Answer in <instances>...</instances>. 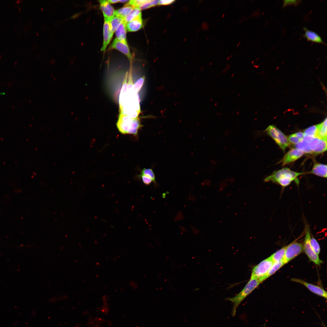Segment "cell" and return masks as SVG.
<instances>
[{
  "mask_svg": "<svg viewBox=\"0 0 327 327\" xmlns=\"http://www.w3.org/2000/svg\"><path fill=\"white\" fill-rule=\"evenodd\" d=\"M310 141L303 139L299 143L295 144V146L296 148L304 153H312V152L309 147Z\"/></svg>",
  "mask_w": 327,
  "mask_h": 327,
  "instance_id": "obj_21",
  "label": "cell"
},
{
  "mask_svg": "<svg viewBox=\"0 0 327 327\" xmlns=\"http://www.w3.org/2000/svg\"><path fill=\"white\" fill-rule=\"evenodd\" d=\"M240 42H241L240 41L237 44V47L238 46H239V45L240 44Z\"/></svg>",
  "mask_w": 327,
  "mask_h": 327,
  "instance_id": "obj_41",
  "label": "cell"
},
{
  "mask_svg": "<svg viewBox=\"0 0 327 327\" xmlns=\"http://www.w3.org/2000/svg\"><path fill=\"white\" fill-rule=\"evenodd\" d=\"M15 6V7H16V6L15 5V6Z\"/></svg>",
  "mask_w": 327,
  "mask_h": 327,
  "instance_id": "obj_48",
  "label": "cell"
},
{
  "mask_svg": "<svg viewBox=\"0 0 327 327\" xmlns=\"http://www.w3.org/2000/svg\"><path fill=\"white\" fill-rule=\"evenodd\" d=\"M80 13H75V14H74L73 15H72V16H71V18H76V17H77L78 16V15H80Z\"/></svg>",
  "mask_w": 327,
  "mask_h": 327,
  "instance_id": "obj_38",
  "label": "cell"
},
{
  "mask_svg": "<svg viewBox=\"0 0 327 327\" xmlns=\"http://www.w3.org/2000/svg\"><path fill=\"white\" fill-rule=\"evenodd\" d=\"M128 75V73L127 72L125 76L120 94L119 97V111L122 109L126 103L127 95V80Z\"/></svg>",
  "mask_w": 327,
  "mask_h": 327,
  "instance_id": "obj_13",
  "label": "cell"
},
{
  "mask_svg": "<svg viewBox=\"0 0 327 327\" xmlns=\"http://www.w3.org/2000/svg\"><path fill=\"white\" fill-rule=\"evenodd\" d=\"M140 16H141L140 10L138 8H133L130 14L124 19L123 20L125 23L126 24L133 19Z\"/></svg>",
  "mask_w": 327,
  "mask_h": 327,
  "instance_id": "obj_23",
  "label": "cell"
},
{
  "mask_svg": "<svg viewBox=\"0 0 327 327\" xmlns=\"http://www.w3.org/2000/svg\"><path fill=\"white\" fill-rule=\"evenodd\" d=\"M123 21V19L116 16H114L110 20V28L112 33L114 34Z\"/></svg>",
  "mask_w": 327,
  "mask_h": 327,
  "instance_id": "obj_22",
  "label": "cell"
},
{
  "mask_svg": "<svg viewBox=\"0 0 327 327\" xmlns=\"http://www.w3.org/2000/svg\"><path fill=\"white\" fill-rule=\"evenodd\" d=\"M300 0H284L283 1V7H285L289 5L296 6L301 2Z\"/></svg>",
  "mask_w": 327,
  "mask_h": 327,
  "instance_id": "obj_34",
  "label": "cell"
},
{
  "mask_svg": "<svg viewBox=\"0 0 327 327\" xmlns=\"http://www.w3.org/2000/svg\"><path fill=\"white\" fill-rule=\"evenodd\" d=\"M224 14H223V15H222V17H223V16H224Z\"/></svg>",
  "mask_w": 327,
  "mask_h": 327,
  "instance_id": "obj_43",
  "label": "cell"
},
{
  "mask_svg": "<svg viewBox=\"0 0 327 327\" xmlns=\"http://www.w3.org/2000/svg\"><path fill=\"white\" fill-rule=\"evenodd\" d=\"M145 80V77H142L139 79L133 85V90L134 92L137 94L141 90Z\"/></svg>",
  "mask_w": 327,
  "mask_h": 327,
  "instance_id": "obj_29",
  "label": "cell"
},
{
  "mask_svg": "<svg viewBox=\"0 0 327 327\" xmlns=\"http://www.w3.org/2000/svg\"><path fill=\"white\" fill-rule=\"evenodd\" d=\"M232 56H233V55H231V56H230V57H232Z\"/></svg>",
  "mask_w": 327,
  "mask_h": 327,
  "instance_id": "obj_46",
  "label": "cell"
},
{
  "mask_svg": "<svg viewBox=\"0 0 327 327\" xmlns=\"http://www.w3.org/2000/svg\"><path fill=\"white\" fill-rule=\"evenodd\" d=\"M111 48L119 50L129 59H131V54L127 42H123L115 38L111 45Z\"/></svg>",
  "mask_w": 327,
  "mask_h": 327,
  "instance_id": "obj_12",
  "label": "cell"
},
{
  "mask_svg": "<svg viewBox=\"0 0 327 327\" xmlns=\"http://www.w3.org/2000/svg\"><path fill=\"white\" fill-rule=\"evenodd\" d=\"M310 243L313 250L316 253L319 255L320 251V246L316 239L312 236L311 237Z\"/></svg>",
  "mask_w": 327,
  "mask_h": 327,
  "instance_id": "obj_30",
  "label": "cell"
},
{
  "mask_svg": "<svg viewBox=\"0 0 327 327\" xmlns=\"http://www.w3.org/2000/svg\"><path fill=\"white\" fill-rule=\"evenodd\" d=\"M310 173L318 176L324 178L327 177V165L315 163Z\"/></svg>",
  "mask_w": 327,
  "mask_h": 327,
  "instance_id": "obj_16",
  "label": "cell"
},
{
  "mask_svg": "<svg viewBox=\"0 0 327 327\" xmlns=\"http://www.w3.org/2000/svg\"><path fill=\"white\" fill-rule=\"evenodd\" d=\"M119 131L123 134H131L137 135L142 125L139 118H132L128 116L119 114L116 123Z\"/></svg>",
  "mask_w": 327,
  "mask_h": 327,
  "instance_id": "obj_2",
  "label": "cell"
},
{
  "mask_svg": "<svg viewBox=\"0 0 327 327\" xmlns=\"http://www.w3.org/2000/svg\"><path fill=\"white\" fill-rule=\"evenodd\" d=\"M104 19V21L103 28V42L102 47L101 49V51H105L113 35V33L111 31L110 28V20L105 19Z\"/></svg>",
  "mask_w": 327,
  "mask_h": 327,
  "instance_id": "obj_10",
  "label": "cell"
},
{
  "mask_svg": "<svg viewBox=\"0 0 327 327\" xmlns=\"http://www.w3.org/2000/svg\"><path fill=\"white\" fill-rule=\"evenodd\" d=\"M140 174L146 175L150 177L152 180L155 185H157L155 174L152 169L150 168H144L141 171Z\"/></svg>",
  "mask_w": 327,
  "mask_h": 327,
  "instance_id": "obj_28",
  "label": "cell"
},
{
  "mask_svg": "<svg viewBox=\"0 0 327 327\" xmlns=\"http://www.w3.org/2000/svg\"><path fill=\"white\" fill-rule=\"evenodd\" d=\"M320 139V138L317 137H315L313 138L310 141L309 147L312 153L318 145Z\"/></svg>",
  "mask_w": 327,
  "mask_h": 327,
  "instance_id": "obj_32",
  "label": "cell"
},
{
  "mask_svg": "<svg viewBox=\"0 0 327 327\" xmlns=\"http://www.w3.org/2000/svg\"><path fill=\"white\" fill-rule=\"evenodd\" d=\"M107 1L109 3H115L119 2V0H109Z\"/></svg>",
  "mask_w": 327,
  "mask_h": 327,
  "instance_id": "obj_37",
  "label": "cell"
},
{
  "mask_svg": "<svg viewBox=\"0 0 327 327\" xmlns=\"http://www.w3.org/2000/svg\"><path fill=\"white\" fill-rule=\"evenodd\" d=\"M305 235L303 245L304 251L309 259L316 265L319 266L322 261L319 258L318 255L314 252L310 243L311 235L309 227L307 224L305 225Z\"/></svg>",
  "mask_w": 327,
  "mask_h": 327,
  "instance_id": "obj_6",
  "label": "cell"
},
{
  "mask_svg": "<svg viewBox=\"0 0 327 327\" xmlns=\"http://www.w3.org/2000/svg\"><path fill=\"white\" fill-rule=\"evenodd\" d=\"M116 38L124 42H127L126 40V24L124 20L119 25L115 31Z\"/></svg>",
  "mask_w": 327,
  "mask_h": 327,
  "instance_id": "obj_17",
  "label": "cell"
},
{
  "mask_svg": "<svg viewBox=\"0 0 327 327\" xmlns=\"http://www.w3.org/2000/svg\"><path fill=\"white\" fill-rule=\"evenodd\" d=\"M99 2L104 19L110 20L115 16V11L107 1L99 0Z\"/></svg>",
  "mask_w": 327,
  "mask_h": 327,
  "instance_id": "obj_11",
  "label": "cell"
},
{
  "mask_svg": "<svg viewBox=\"0 0 327 327\" xmlns=\"http://www.w3.org/2000/svg\"><path fill=\"white\" fill-rule=\"evenodd\" d=\"M139 177L142 180L143 183L146 185H149L153 182L150 177L143 174H140L139 176Z\"/></svg>",
  "mask_w": 327,
  "mask_h": 327,
  "instance_id": "obj_33",
  "label": "cell"
},
{
  "mask_svg": "<svg viewBox=\"0 0 327 327\" xmlns=\"http://www.w3.org/2000/svg\"><path fill=\"white\" fill-rule=\"evenodd\" d=\"M286 246L273 254L270 256L273 263L283 260L285 256Z\"/></svg>",
  "mask_w": 327,
  "mask_h": 327,
  "instance_id": "obj_25",
  "label": "cell"
},
{
  "mask_svg": "<svg viewBox=\"0 0 327 327\" xmlns=\"http://www.w3.org/2000/svg\"><path fill=\"white\" fill-rule=\"evenodd\" d=\"M1 55H0V58H1Z\"/></svg>",
  "mask_w": 327,
  "mask_h": 327,
  "instance_id": "obj_47",
  "label": "cell"
},
{
  "mask_svg": "<svg viewBox=\"0 0 327 327\" xmlns=\"http://www.w3.org/2000/svg\"><path fill=\"white\" fill-rule=\"evenodd\" d=\"M229 58H230V57H229H229H228V58H227V60H228V59H229Z\"/></svg>",
  "mask_w": 327,
  "mask_h": 327,
  "instance_id": "obj_44",
  "label": "cell"
},
{
  "mask_svg": "<svg viewBox=\"0 0 327 327\" xmlns=\"http://www.w3.org/2000/svg\"><path fill=\"white\" fill-rule=\"evenodd\" d=\"M327 150V140L320 139L319 144L312 153L315 154L323 153Z\"/></svg>",
  "mask_w": 327,
  "mask_h": 327,
  "instance_id": "obj_27",
  "label": "cell"
},
{
  "mask_svg": "<svg viewBox=\"0 0 327 327\" xmlns=\"http://www.w3.org/2000/svg\"><path fill=\"white\" fill-rule=\"evenodd\" d=\"M159 2L158 0H149L147 2L139 6L138 8L140 10L148 8L158 4Z\"/></svg>",
  "mask_w": 327,
  "mask_h": 327,
  "instance_id": "obj_31",
  "label": "cell"
},
{
  "mask_svg": "<svg viewBox=\"0 0 327 327\" xmlns=\"http://www.w3.org/2000/svg\"><path fill=\"white\" fill-rule=\"evenodd\" d=\"M316 137L327 140V118L321 123L318 124V129Z\"/></svg>",
  "mask_w": 327,
  "mask_h": 327,
  "instance_id": "obj_19",
  "label": "cell"
},
{
  "mask_svg": "<svg viewBox=\"0 0 327 327\" xmlns=\"http://www.w3.org/2000/svg\"><path fill=\"white\" fill-rule=\"evenodd\" d=\"M18 10H19V11H21V8H18Z\"/></svg>",
  "mask_w": 327,
  "mask_h": 327,
  "instance_id": "obj_42",
  "label": "cell"
},
{
  "mask_svg": "<svg viewBox=\"0 0 327 327\" xmlns=\"http://www.w3.org/2000/svg\"><path fill=\"white\" fill-rule=\"evenodd\" d=\"M142 17L136 18L126 24V29L128 31H137L143 26Z\"/></svg>",
  "mask_w": 327,
  "mask_h": 327,
  "instance_id": "obj_15",
  "label": "cell"
},
{
  "mask_svg": "<svg viewBox=\"0 0 327 327\" xmlns=\"http://www.w3.org/2000/svg\"><path fill=\"white\" fill-rule=\"evenodd\" d=\"M273 263L270 256L260 262L252 269L250 278L257 279L262 282Z\"/></svg>",
  "mask_w": 327,
  "mask_h": 327,
  "instance_id": "obj_5",
  "label": "cell"
},
{
  "mask_svg": "<svg viewBox=\"0 0 327 327\" xmlns=\"http://www.w3.org/2000/svg\"><path fill=\"white\" fill-rule=\"evenodd\" d=\"M318 129V124L311 126L306 129L303 133L304 136L313 138L316 137Z\"/></svg>",
  "mask_w": 327,
  "mask_h": 327,
  "instance_id": "obj_26",
  "label": "cell"
},
{
  "mask_svg": "<svg viewBox=\"0 0 327 327\" xmlns=\"http://www.w3.org/2000/svg\"><path fill=\"white\" fill-rule=\"evenodd\" d=\"M304 137L303 133L299 132L290 135L288 138L290 143L296 144L301 141Z\"/></svg>",
  "mask_w": 327,
  "mask_h": 327,
  "instance_id": "obj_24",
  "label": "cell"
},
{
  "mask_svg": "<svg viewBox=\"0 0 327 327\" xmlns=\"http://www.w3.org/2000/svg\"><path fill=\"white\" fill-rule=\"evenodd\" d=\"M303 250L302 243L297 242H293L286 246L285 256L283 261L284 264L293 259Z\"/></svg>",
  "mask_w": 327,
  "mask_h": 327,
  "instance_id": "obj_7",
  "label": "cell"
},
{
  "mask_svg": "<svg viewBox=\"0 0 327 327\" xmlns=\"http://www.w3.org/2000/svg\"><path fill=\"white\" fill-rule=\"evenodd\" d=\"M304 153L296 148L289 150L284 156L282 160V165L284 166L293 162L301 157Z\"/></svg>",
  "mask_w": 327,
  "mask_h": 327,
  "instance_id": "obj_9",
  "label": "cell"
},
{
  "mask_svg": "<svg viewBox=\"0 0 327 327\" xmlns=\"http://www.w3.org/2000/svg\"><path fill=\"white\" fill-rule=\"evenodd\" d=\"M15 30H16V28H15Z\"/></svg>",
  "mask_w": 327,
  "mask_h": 327,
  "instance_id": "obj_45",
  "label": "cell"
},
{
  "mask_svg": "<svg viewBox=\"0 0 327 327\" xmlns=\"http://www.w3.org/2000/svg\"><path fill=\"white\" fill-rule=\"evenodd\" d=\"M129 284L130 287L134 289H135L138 288L137 283L134 281L131 280L130 281Z\"/></svg>",
  "mask_w": 327,
  "mask_h": 327,
  "instance_id": "obj_36",
  "label": "cell"
},
{
  "mask_svg": "<svg viewBox=\"0 0 327 327\" xmlns=\"http://www.w3.org/2000/svg\"><path fill=\"white\" fill-rule=\"evenodd\" d=\"M134 8L133 7L126 4L124 7L115 11V16L121 17L124 19L130 14Z\"/></svg>",
  "mask_w": 327,
  "mask_h": 327,
  "instance_id": "obj_18",
  "label": "cell"
},
{
  "mask_svg": "<svg viewBox=\"0 0 327 327\" xmlns=\"http://www.w3.org/2000/svg\"><path fill=\"white\" fill-rule=\"evenodd\" d=\"M303 173L294 172L285 168L274 172L264 179L266 182L271 181L277 183L283 187L289 185L293 181H296L297 177Z\"/></svg>",
  "mask_w": 327,
  "mask_h": 327,
  "instance_id": "obj_1",
  "label": "cell"
},
{
  "mask_svg": "<svg viewBox=\"0 0 327 327\" xmlns=\"http://www.w3.org/2000/svg\"><path fill=\"white\" fill-rule=\"evenodd\" d=\"M265 131L283 151L289 145L290 143L287 137L275 126L269 125Z\"/></svg>",
  "mask_w": 327,
  "mask_h": 327,
  "instance_id": "obj_4",
  "label": "cell"
},
{
  "mask_svg": "<svg viewBox=\"0 0 327 327\" xmlns=\"http://www.w3.org/2000/svg\"><path fill=\"white\" fill-rule=\"evenodd\" d=\"M291 280L292 281L302 284L313 293L326 299L327 298L326 292L320 287L298 279L292 278L291 279Z\"/></svg>",
  "mask_w": 327,
  "mask_h": 327,
  "instance_id": "obj_8",
  "label": "cell"
},
{
  "mask_svg": "<svg viewBox=\"0 0 327 327\" xmlns=\"http://www.w3.org/2000/svg\"><path fill=\"white\" fill-rule=\"evenodd\" d=\"M21 1L20 0H17V1H16V2H17V3H18L19 2H21Z\"/></svg>",
  "mask_w": 327,
  "mask_h": 327,
  "instance_id": "obj_40",
  "label": "cell"
},
{
  "mask_svg": "<svg viewBox=\"0 0 327 327\" xmlns=\"http://www.w3.org/2000/svg\"><path fill=\"white\" fill-rule=\"evenodd\" d=\"M303 29L305 32L303 37L305 38L307 41L326 45L321 37L315 32L309 30L305 27H304Z\"/></svg>",
  "mask_w": 327,
  "mask_h": 327,
  "instance_id": "obj_14",
  "label": "cell"
},
{
  "mask_svg": "<svg viewBox=\"0 0 327 327\" xmlns=\"http://www.w3.org/2000/svg\"><path fill=\"white\" fill-rule=\"evenodd\" d=\"M174 1V0H162L159 1V2H158V4L160 5H169V4H171Z\"/></svg>",
  "mask_w": 327,
  "mask_h": 327,
  "instance_id": "obj_35",
  "label": "cell"
},
{
  "mask_svg": "<svg viewBox=\"0 0 327 327\" xmlns=\"http://www.w3.org/2000/svg\"><path fill=\"white\" fill-rule=\"evenodd\" d=\"M129 1L127 0H119V2H121V3H124V2H129Z\"/></svg>",
  "mask_w": 327,
  "mask_h": 327,
  "instance_id": "obj_39",
  "label": "cell"
},
{
  "mask_svg": "<svg viewBox=\"0 0 327 327\" xmlns=\"http://www.w3.org/2000/svg\"><path fill=\"white\" fill-rule=\"evenodd\" d=\"M260 283L259 280L257 279L250 278V280L244 288L238 294L233 297L227 299V300L231 301L233 303V308L232 311L233 316L235 315L236 309L240 303L257 287Z\"/></svg>",
  "mask_w": 327,
  "mask_h": 327,
  "instance_id": "obj_3",
  "label": "cell"
},
{
  "mask_svg": "<svg viewBox=\"0 0 327 327\" xmlns=\"http://www.w3.org/2000/svg\"><path fill=\"white\" fill-rule=\"evenodd\" d=\"M284 264L283 260L274 262L269 270L267 273L263 278V281H264L268 277L272 276L282 267Z\"/></svg>",
  "mask_w": 327,
  "mask_h": 327,
  "instance_id": "obj_20",
  "label": "cell"
}]
</instances>
